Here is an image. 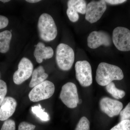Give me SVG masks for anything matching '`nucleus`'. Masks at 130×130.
Wrapping results in <instances>:
<instances>
[{
  "mask_svg": "<svg viewBox=\"0 0 130 130\" xmlns=\"http://www.w3.org/2000/svg\"><path fill=\"white\" fill-rule=\"evenodd\" d=\"M7 91V87L5 81L0 79V106L6 97Z\"/></svg>",
  "mask_w": 130,
  "mask_h": 130,
  "instance_id": "nucleus-22",
  "label": "nucleus"
},
{
  "mask_svg": "<svg viewBox=\"0 0 130 130\" xmlns=\"http://www.w3.org/2000/svg\"><path fill=\"white\" fill-rule=\"evenodd\" d=\"M106 89L112 96L116 99H122L125 95V92L124 90L117 88L113 82H111L106 86Z\"/></svg>",
  "mask_w": 130,
  "mask_h": 130,
  "instance_id": "nucleus-17",
  "label": "nucleus"
},
{
  "mask_svg": "<svg viewBox=\"0 0 130 130\" xmlns=\"http://www.w3.org/2000/svg\"><path fill=\"white\" fill-rule=\"evenodd\" d=\"M121 121L130 118V102L126 105L123 110H121L120 113Z\"/></svg>",
  "mask_w": 130,
  "mask_h": 130,
  "instance_id": "nucleus-24",
  "label": "nucleus"
},
{
  "mask_svg": "<svg viewBox=\"0 0 130 130\" xmlns=\"http://www.w3.org/2000/svg\"><path fill=\"white\" fill-rule=\"evenodd\" d=\"M48 77V74L45 72L43 67L40 66L33 71L29 86L31 88H34L46 81Z\"/></svg>",
  "mask_w": 130,
  "mask_h": 130,
  "instance_id": "nucleus-14",
  "label": "nucleus"
},
{
  "mask_svg": "<svg viewBox=\"0 0 130 130\" xmlns=\"http://www.w3.org/2000/svg\"><path fill=\"white\" fill-rule=\"evenodd\" d=\"M55 90L54 84L46 80L32 89L29 93V98L31 101L35 102L46 100L53 95Z\"/></svg>",
  "mask_w": 130,
  "mask_h": 130,
  "instance_id": "nucleus-4",
  "label": "nucleus"
},
{
  "mask_svg": "<svg viewBox=\"0 0 130 130\" xmlns=\"http://www.w3.org/2000/svg\"><path fill=\"white\" fill-rule=\"evenodd\" d=\"M124 77L122 70L118 67L102 62L98 67L95 78L99 85L106 86L114 80H121Z\"/></svg>",
  "mask_w": 130,
  "mask_h": 130,
  "instance_id": "nucleus-1",
  "label": "nucleus"
},
{
  "mask_svg": "<svg viewBox=\"0 0 130 130\" xmlns=\"http://www.w3.org/2000/svg\"><path fill=\"white\" fill-rule=\"evenodd\" d=\"M67 14L69 19L72 22H76L79 19L78 13L72 6H68Z\"/></svg>",
  "mask_w": 130,
  "mask_h": 130,
  "instance_id": "nucleus-20",
  "label": "nucleus"
},
{
  "mask_svg": "<svg viewBox=\"0 0 130 130\" xmlns=\"http://www.w3.org/2000/svg\"><path fill=\"white\" fill-rule=\"evenodd\" d=\"M12 37L11 32L9 30L0 32V53H5L9 50Z\"/></svg>",
  "mask_w": 130,
  "mask_h": 130,
  "instance_id": "nucleus-15",
  "label": "nucleus"
},
{
  "mask_svg": "<svg viewBox=\"0 0 130 130\" xmlns=\"http://www.w3.org/2000/svg\"><path fill=\"white\" fill-rule=\"evenodd\" d=\"M53 50L51 47L45 46V44L42 42L38 43L34 51V55L38 63H41L43 59H50L53 56Z\"/></svg>",
  "mask_w": 130,
  "mask_h": 130,
  "instance_id": "nucleus-13",
  "label": "nucleus"
},
{
  "mask_svg": "<svg viewBox=\"0 0 130 130\" xmlns=\"http://www.w3.org/2000/svg\"><path fill=\"white\" fill-rule=\"evenodd\" d=\"M36 126L25 121L21 122L19 125L18 130H34Z\"/></svg>",
  "mask_w": 130,
  "mask_h": 130,
  "instance_id": "nucleus-25",
  "label": "nucleus"
},
{
  "mask_svg": "<svg viewBox=\"0 0 130 130\" xmlns=\"http://www.w3.org/2000/svg\"><path fill=\"white\" fill-rule=\"evenodd\" d=\"M81 102H82V100H79V102H78V103H81Z\"/></svg>",
  "mask_w": 130,
  "mask_h": 130,
  "instance_id": "nucleus-30",
  "label": "nucleus"
},
{
  "mask_svg": "<svg viewBox=\"0 0 130 130\" xmlns=\"http://www.w3.org/2000/svg\"><path fill=\"white\" fill-rule=\"evenodd\" d=\"M74 53L73 49L64 43L59 44L56 50V61L60 70L68 71L72 67L74 61Z\"/></svg>",
  "mask_w": 130,
  "mask_h": 130,
  "instance_id": "nucleus-3",
  "label": "nucleus"
},
{
  "mask_svg": "<svg viewBox=\"0 0 130 130\" xmlns=\"http://www.w3.org/2000/svg\"><path fill=\"white\" fill-rule=\"evenodd\" d=\"M16 124L14 120L8 119L4 122L1 130H15Z\"/></svg>",
  "mask_w": 130,
  "mask_h": 130,
  "instance_id": "nucleus-23",
  "label": "nucleus"
},
{
  "mask_svg": "<svg viewBox=\"0 0 130 130\" xmlns=\"http://www.w3.org/2000/svg\"><path fill=\"white\" fill-rule=\"evenodd\" d=\"M10 1L9 0H1L0 1L4 3H5L8 2H9Z\"/></svg>",
  "mask_w": 130,
  "mask_h": 130,
  "instance_id": "nucleus-29",
  "label": "nucleus"
},
{
  "mask_svg": "<svg viewBox=\"0 0 130 130\" xmlns=\"http://www.w3.org/2000/svg\"><path fill=\"white\" fill-rule=\"evenodd\" d=\"M76 77L81 86L87 87L93 82L92 70L90 63L86 60L79 61L75 64Z\"/></svg>",
  "mask_w": 130,
  "mask_h": 130,
  "instance_id": "nucleus-6",
  "label": "nucleus"
},
{
  "mask_svg": "<svg viewBox=\"0 0 130 130\" xmlns=\"http://www.w3.org/2000/svg\"><path fill=\"white\" fill-rule=\"evenodd\" d=\"M68 7L72 6L78 13L82 14L86 13L87 5L84 0H70L68 2Z\"/></svg>",
  "mask_w": 130,
  "mask_h": 130,
  "instance_id": "nucleus-16",
  "label": "nucleus"
},
{
  "mask_svg": "<svg viewBox=\"0 0 130 130\" xmlns=\"http://www.w3.org/2000/svg\"><path fill=\"white\" fill-rule=\"evenodd\" d=\"M18 68L14 73L13 81L16 85H20L29 79L32 74L33 66L29 59L24 57L21 59L18 65Z\"/></svg>",
  "mask_w": 130,
  "mask_h": 130,
  "instance_id": "nucleus-9",
  "label": "nucleus"
},
{
  "mask_svg": "<svg viewBox=\"0 0 130 130\" xmlns=\"http://www.w3.org/2000/svg\"><path fill=\"white\" fill-rule=\"evenodd\" d=\"M107 7L105 1L91 2L87 5L85 19L91 23L97 22L105 13Z\"/></svg>",
  "mask_w": 130,
  "mask_h": 130,
  "instance_id": "nucleus-8",
  "label": "nucleus"
},
{
  "mask_svg": "<svg viewBox=\"0 0 130 130\" xmlns=\"http://www.w3.org/2000/svg\"><path fill=\"white\" fill-rule=\"evenodd\" d=\"M17 103L13 98L5 97L0 106V120L6 121L13 115L17 106Z\"/></svg>",
  "mask_w": 130,
  "mask_h": 130,
  "instance_id": "nucleus-12",
  "label": "nucleus"
},
{
  "mask_svg": "<svg viewBox=\"0 0 130 130\" xmlns=\"http://www.w3.org/2000/svg\"><path fill=\"white\" fill-rule=\"evenodd\" d=\"M110 130H130V120H126L121 121Z\"/></svg>",
  "mask_w": 130,
  "mask_h": 130,
  "instance_id": "nucleus-21",
  "label": "nucleus"
},
{
  "mask_svg": "<svg viewBox=\"0 0 130 130\" xmlns=\"http://www.w3.org/2000/svg\"><path fill=\"white\" fill-rule=\"evenodd\" d=\"M38 29L40 38L44 41H53L58 34L57 27L53 19L47 13H43L40 16Z\"/></svg>",
  "mask_w": 130,
  "mask_h": 130,
  "instance_id": "nucleus-2",
  "label": "nucleus"
},
{
  "mask_svg": "<svg viewBox=\"0 0 130 130\" xmlns=\"http://www.w3.org/2000/svg\"><path fill=\"white\" fill-rule=\"evenodd\" d=\"M9 20L7 17L0 15V29L6 28L8 25Z\"/></svg>",
  "mask_w": 130,
  "mask_h": 130,
  "instance_id": "nucleus-26",
  "label": "nucleus"
},
{
  "mask_svg": "<svg viewBox=\"0 0 130 130\" xmlns=\"http://www.w3.org/2000/svg\"><path fill=\"white\" fill-rule=\"evenodd\" d=\"M88 45L89 47L95 49L101 45L111 46V38L107 32L104 31H94L91 32L88 37Z\"/></svg>",
  "mask_w": 130,
  "mask_h": 130,
  "instance_id": "nucleus-10",
  "label": "nucleus"
},
{
  "mask_svg": "<svg viewBox=\"0 0 130 130\" xmlns=\"http://www.w3.org/2000/svg\"><path fill=\"white\" fill-rule=\"evenodd\" d=\"M26 1L30 3H34L39 2L41 1L40 0H26Z\"/></svg>",
  "mask_w": 130,
  "mask_h": 130,
  "instance_id": "nucleus-28",
  "label": "nucleus"
},
{
  "mask_svg": "<svg viewBox=\"0 0 130 130\" xmlns=\"http://www.w3.org/2000/svg\"><path fill=\"white\" fill-rule=\"evenodd\" d=\"M45 108L43 109L40 104L37 106L31 107V111L38 118H39L42 121H48L50 120L49 115L47 113L44 111Z\"/></svg>",
  "mask_w": 130,
  "mask_h": 130,
  "instance_id": "nucleus-18",
  "label": "nucleus"
},
{
  "mask_svg": "<svg viewBox=\"0 0 130 130\" xmlns=\"http://www.w3.org/2000/svg\"><path fill=\"white\" fill-rule=\"evenodd\" d=\"M90 122L86 117L84 116L79 120L75 130H90Z\"/></svg>",
  "mask_w": 130,
  "mask_h": 130,
  "instance_id": "nucleus-19",
  "label": "nucleus"
},
{
  "mask_svg": "<svg viewBox=\"0 0 130 130\" xmlns=\"http://www.w3.org/2000/svg\"><path fill=\"white\" fill-rule=\"evenodd\" d=\"M106 3H108L111 5H116L121 4L125 2L126 1L125 0H106L105 1Z\"/></svg>",
  "mask_w": 130,
  "mask_h": 130,
  "instance_id": "nucleus-27",
  "label": "nucleus"
},
{
  "mask_svg": "<svg viewBox=\"0 0 130 130\" xmlns=\"http://www.w3.org/2000/svg\"><path fill=\"white\" fill-rule=\"evenodd\" d=\"M100 105L101 111L110 118L118 115L123 108L122 103L108 97L102 98Z\"/></svg>",
  "mask_w": 130,
  "mask_h": 130,
  "instance_id": "nucleus-11",
  "label": "nucleus"
},
{
  "mask_svg": "<svg viewBox=\"0 0 130 130\" xmlns=\"http://www.w3.org/2000/svg\"><path fill=\"white\" fill-rule=\"evenodd\" d=\"M112 41L115 46L120 51H130V30L127 28H115L113 31Z\"/></svg>",
  "mask_w": 130,
  "mask_h": 130,
  "instance_id": "nucleus-7",
  "label": "nucleus"
},
{
  "mask_svg": "<svg viewBox=\"0 0 130 130\" xmlns=\"http://www.w3.org/2000/svg\"><path fill=\"white\" fill-rule=\"evenodd\" d=\"M60 97L68 107L70 108L76 107L79 100L76 85L71 82L64 85L61 88Z\"/></svg>",
  "mask_w": 130,
  "mask_h": 130,
  "instance_id": "nucleus-5",
  "label": "nucleus"
},
{
  "mask_svg": "<svg viewBox=\"0 0 130 130\" xmlns=\"http://www.w3.org/2000/svg\"><path fill=\"white\" fill-rule=\"evenodd\" d=\"M0 77H1V73H0Z\"/></svg>",
  "mask_w": 130,
  "mask_h": 130,
  "instance_id": "nucleus-31",
  "label": "nucleus"
}]
</instances>
